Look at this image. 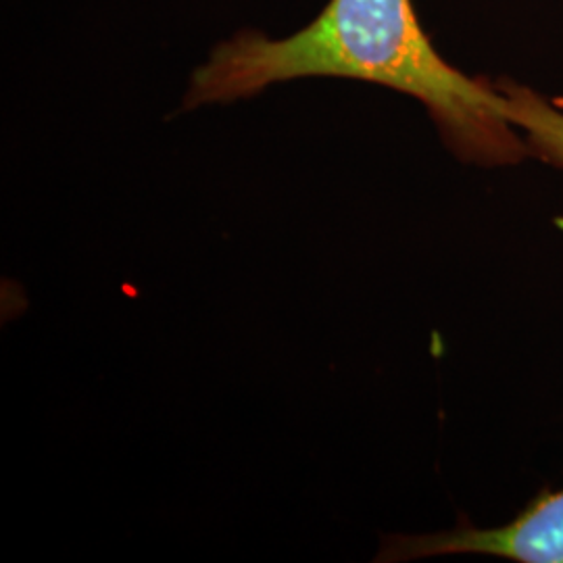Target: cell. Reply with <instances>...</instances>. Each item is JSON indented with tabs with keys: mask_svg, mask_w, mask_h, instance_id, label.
<instances>
[{
	"mask_svg": "<svg viewBox=\"0 0 563 563\" xmlns=\"http://www.w3.org/2000/svg\"><path fill=\"white\" fill-rule=\"evenodd\" d=\"M318 76L378 84L422 102L460 162L505 167L530 157L497 84L446 63L411 0H330L307 27L280 41L241 32L192 74L181 109L251 99L272 84Z\"/></svg>",
	"mask_w": 563,
	"mask_h": 563,
	"instance_id": "cell-1",
	"label": "cell"
},
{
	"mask_svg": "<svg viewBox=\"0 0 563 563\" xmlns=\"http://www.w3.org/2000/svg\"><path fill=\"white\" fill-rule=\"evenodd\" d=\"M441 555H493L520 563H563V488L541 490L522 514L495 528L470 523L423 537H390L378 562Z\"/></svg>",
	"mask_w": 563,
	"mask_h": 563,
	"instance_id": "cell-2",
	"label": "cell"
},
{
	"mask_svg": "<svg viewBox=\"0 0 563 563\" xmlns=\"http://www.w3.org/2000/svg\"><path fill=\"white\" fill-rule=\"evenodd\" d=\"M505 115L522 134L530 157L563 169V109L537 90L514 80H497Z\"/></svg>",
	"mask_w": 563,
	"mask_h": 563,
	"instance_id": "cell-3",
	"label": "cell"
}]
</instances>
